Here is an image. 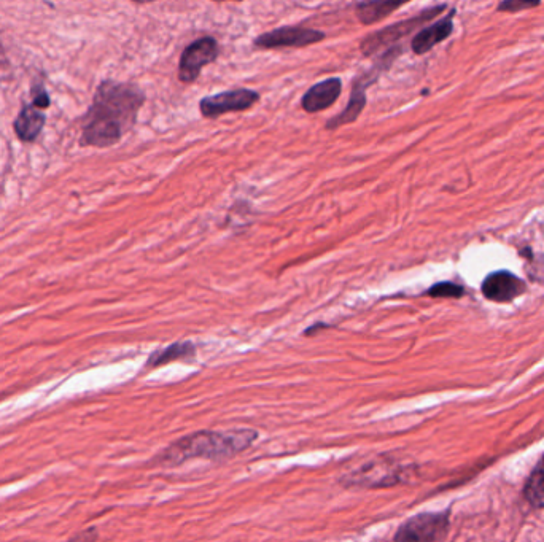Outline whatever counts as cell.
I'll return each instance as SVG.
<instances>
[{
	"instance_id": "cell-1",
	"label": "cell",
	"mask_w": 544,
	"mask_h": 542,
	"mask_svg": "<svg viewBox=\"0 0 544 542\" xmlns=\"http://www.w3.org/2000/svg\"><path fill=\"white\" fill-rule=\"evenodd\" d=\"M144 102V91L133 83L102 82L86 113L80 145L107 148L118 144L136 124Z\"/></svg>"
},
{
	"instance_id": "cell-2",
	"label": "cell",
	"mask_w": 544,
	"mask_h": 542,
	"mask_svg": "<svg viewBox=\"0 0 544 542\" xmlns=\"http://www.w3.org/2000/svg\"><path fill=\"white\" fill-rule=\"evenodd\" d=\"M257 431L249 428L228 431H198L183 436L164 449L158 457L163 466L182 465L185 461L203 458L210 461H225L244 452L257 439Z\"/></svg>"
},
{
	"instance_id": "cell-3",
	"label": "cell",
	"mask_w": 544,
	"mask_h": 542,
	"mask_svg": "<svg viewBox=\"0 0 544 542\" xmlns=\"http://www.w3.org/2000/svg\"><path fill=\"white\" fill-rule=\"evenodd\" d=\"M400 48H392V50L385 51L384 55L379 58L377 61L376 69L371 70V72H365V74L358 75L355 78L354 83H352V94H350V101L347 104L346 109L342 110L339 115H336L335 118L327 121L325 128L328 131H335V129L342 128L346 124L355 123L358 120V117L362 115L363 110L366 107V90L368 86L373 85L376 82V78L379 77V72L381 70H387L392 66V62L398 58L400 55Z\"/></svg>"
},
{
	"instance_id": "cell-4",
	"label": "cell",
	"mask_w": 544,
	"mask_h": 542,
	"mask_svg": "<svg viewBox=\"0 0 544 542\" xmlns=\"http://www.w3.org/2000/svg\"><path fill=\"white\" fill-rule=\"evenodd\" d=\"M403 476H405V469L401 466L395 465L389 458L376 457L352 469L346 476H342L341 484L344 487H393L403 482Z\"/></svg>"
},
{
	"instance_id": "cell-5",
	"label": "cell",
	"mask_w": 544,
	"mask_h": 542,
	"mask_svg": "<svg viewBox=\"0 0 544 542\" xmlns=\"http://www.w3.org/2000/svg\"><path fill=\"white\" fill-rule=\"evenodd\" d=\"M444 10H446V5H436V7L428 8L425 12L419 13L414 18L400 21V23L392 24V26H387V28L381 29V31H376L374 34L368 35L360 43V50H362L363 56L370 58V56L379 55L381 51H384V48L392 47L398 40L412 34L422 24L433 20L435 16L440 15Z\"/></svg>"
},
{
	"instance_id": "cell-6",
	"label": "cell",
	"mask_w": 544,
	"mask_h": 542,
	"mask_svg": "<svg viewBox=\"0 0 544 542\" xmlns=\"http://www.w3.org/2000/svg\"><path fill=\"white\" fill-rule=\"evenodd\" d=\"M449 533V512H427L406 520L393 542H444Z\"/></svg>"
},
{
	"instance_id": "cell-7",
	"label": "cell",
	"mask_w": 544,
	"mask_h": 542,
	"mask_svg": "<svg viewBox=\"0 0 544 542\" xmlns=\"http://www.w3.org/2000/svg\"><path fill=\"white\" fill-rule=\"evenodd\" d=\"M325 32L303 26H282L266 34L258 35L253 45L261 50H279V48H306L325 40Z\"/></svg>"
},
{
	"instance_id": "cell-8",
	"label": "cell",
	"mask_w": 544,
	"mask_h": 542,
	"mask_svg": "<svg viewBox=\"0 0 544 542\" xmlns=\"http://www.w3.org/2000/svg\"><path fill=\"white\" fill-rule=\"evenodd\" d=\"M260 101V94L249 88H238V90L225 91V93L207 96L199 102V112L204 118L217 120L226 113L245 112L252 109L253 105Z\"/></svg>"
},
{
	"instance_id": "cell-9",
	"label": "cell",
	"mask_w": 544,
	"mask_h": 542,
	"mask_svg": "<svg viewBox=\"0 0 544 542\" xmlns=\"http://www.w3.org/2000/svg\"><path fill=\"white\" fill-rule=\"evenodd\" d=\"M218 55H220V45L214 37H203L190 43L180 56V82H196L204 67L217 61Z\"/></svg>"
},
{
	"instance_id": "cell-10",
	"label": "cell",
	"mask_w": 544,
	"mask_h": 542,
	"mask_svg": "<svg viewBox=\"0 0 544 542\" xmlns=\"http://www.w3.org/2000/svg\"><path fill=\"white\" fill-rule=\"evenodd\" d=\"M481 290L484 298L503 304L524 295L527 285L513 272L497 271L487 275L486 280L482 282Z\"/></svg>"
},
{
	"instance_id": "cell-11",
	"label": "cell",
	"mask_w": 544,
	"mask_h": 542,
	"mask_svg": "<svg viewBox=\"0 0 544 542\" xmlns=\"http://www.w3.org/2000/svg\"><path fill=\"white\" fill-rule=\"evenodd\" d=\"M342 93V82L339 77L327 78L317 85L311 86L301 99V107L307 113H319L330 109L338 101Z\"/></svg>"
},
{
	"instance_id": "cell-12",
	"label": "cell",
	"mask_w": 544,
	"mask_h": 542,
	"mask_svg": "<svg viewBox=\"0 0 544 542\" xmlns=\"http://www.w3.org/2000/svg\"><path fill=\"white\" fill-rule=\"evenodd\" d=\"M454 13V10H452L443 20L436 21L432 26L417 32L416 37L411 42L412 51L416 55H425L436 45L444 42L454 32Z\"/></svg>"
},
{
	"instance_id": "cell-13",
	"label": "cell",
	"mask_w": 544,
	"mask_h": 542,
	"mask_svg": "<svg viewBox=\"0 0 544 542\" xmlns=\"http://www.w3.org/2000/svg\"><path fill=\"white\" fill-rule=\"evenodd\" d=\"M45 121H47L45 115L39 109H35L34 105H23L20 115L13 124L16 136L23 142H34L40 136Z\"/></svg>"
},
{
	"instance_id": "cell-14",
	"label": "cell",
	"mask_w": 544,
	"mask_h": 542,
	"mask_svg": "<svg viewBox=\"0 0 544 542\" xmlns=\"http://www.w3.org/2000/svg\"><path fill=\"white\" fill-rule=\"evenodd\" d=\"M196 355V347L191 342H175L166 349L158 350L148 358V368H161L174 361L191 360Z\"/></svg>"
},
{
	"instance_id": "cell-15",
	"label": "cell",
	"mask_w": 544,
	"mask_h": 542,
	"mask_svg": "<svg viewBox=\"0 0 544 542\" xmlns=\"http://www.w3.org/2000/svg\"><path fill=\"white\" fill-rule=\"evenodd\" d=\"M403 7L401 2H362V4L355 5V15L360 23L365 26H371V24L379 23L387 16L392 15L395 10Z\"/></svg>"
},
{
	"instance_id": "cell-16",
	"label": "cell",
	"mask_w": 544,
	"mask_h": 542,
	"mask_svg": "<svg viewBox=\"0 0 544 542\" xmlns=\"http://www.w3.org/2000/svg\"><path fill=\"white\" fill-rule=\"evenodd\" d=\"M524 495L533 508H544V457L530 474L529 481L525 484Z\"/></svg>"
},
{
	"instance_id": "cell-17",
	"label": "cell",
	"mask_w": 544,
	"mask_h": 542,
	"mask_svg": "<svg viewBox=\"0 0 544 542\" xmlns=\"http://www.w3.org/2000/svg\"><path fill=\"white\" fill-rule=\"evenodd\" d=\"M425 295L432 296V298H462L465 295V290L457 283L441 282L428 288Z\"/></svg>"
},
{
	"instance_id": "cell-18",
	"label": "cell",
	"mask_w": 544,
	"mask_h": 542,
	"mask_svg": "<svg viewBox=\"0 0 544 542\" xmlns=\"http://www.w3.org/2000/svg\"><path fill=\"white\" fill-rule=\"evenodd\" d=\"M540 2H519V0H508L498 5V12L516 13L519 10H529V8L538 7Z\"/></svg>"
},
{
	"instance_id": "cell-19",
	"label": "cell",
	"mask_w": 544,
	"mask_h": 542,
	"mask_svg": "<svg viewBox=\"0 0 544 542\" xmlns=\"http://www.w3.org/2000/svg\"><path fill=\"white\" fill-rule=\"evenodd\" d=\"M32 105L35 109H48L50 107V96H48L47 91L43 90L42 86H39V90L32 91Z\"/></svg>"
}]
</instances>
